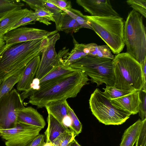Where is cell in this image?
Instances as JSON below:
<instances>
[{
    "label": "cell",
    "instance_id": "6da1fadb",
    "mask_svg": "<svg viewBox=\"0 0 146 146\" xmlns=\"http://www.w3.org/2000/svg\"><path fill=\"white\" fill-rule=\"evenodd\" d=\"M90 80L82 70L46 82L29 97V103L38 108L45 107L48 103L66 100L76 97L82 87Z\"/></svg>",
    "mask_w": 146,
    "mask_h": 146
},
{
    "label": "cell",
    "instance_id": "7a4b0ae2",
    "mask_svg": "<svg viewBox=\"0 0 146 146\" xmlns=\"http://www.w3.org/2000/svg\"><path fill=\"white\" fill-rule=\"evenodd\" d=\"M48 37L19 43L7 47L0 54V81L24 69L35 57L40 55Z\"/></svg>",
    "mask_w": 146,
    "mask_h": 146
},
{
    "label": "cell",
    "instance_id": "3957f363",
    "mask_svg": "<svg viewBox=\"0 0 146 146\" xmlns=\"http://www.w3.org/2000/svg\"><path fill=\"white\" fill-rule=\"evenodd\" d=\"M112 65L115 88L128 91H140L146 85L141 65L126 52L116 55Z\"/></svg>",
    "mask_w": 146,
    "mask_h": 146
},
{
    "label": "cell",
    "instance_id": "277c9868",
    "mask_svg": "<svg viewBox=\"0 0 146 146\" xmlns=\"http://www.w3.org/2000/svg\"><path fill=\"white\" fill-rule=\"evenodd\" d=\"M124 39L126 52L142 65L146 60V27L143 16L133 9L124 23Z\"/></svg>",
    "mask_w": 146,
    "mask_h": 146
},
{
    "label": "cell",
    "instance_id": "5b68a950",
    "mask_svg": "<svg viewBox=\"0 0 146 146\" xmlns=\"http://www.w3.org/2000/svg\"><path fill=\"white\" fill-rule=\"evenodd\" d=\"M92 30L105 42L116 54L123 50L124 22L119 16L97 17L86 15Z\"/></svg>",
    "mask_w": 146,
    "mask_h": 146
},
{
    "label": "cell",
    "instance_id": "8992f818",
    "mask_svg": "<svg viewBox=\"0 0 146 146\" xmlns=\"http://www.w3.org/2000/svg\"><path fill=\"white\" fill-rule=\"evenodd\" d=\"M112 60L110 59L85 56L71 64L72 68L83 71L97 86L103 83L106 86H113L115 78Z\"/></svg>",
    "mask_w": 146,
    "mask_h": 146
},
{
    "label": "cell",
    "instance_id": "52a82bcc",
    "mask_svg": "<svg viewBox=\"0 0 146 146\" xmlns=\"http://www.w3.org/2000/svg\"><path fill=\"white\" fill-rule=\"evenodd\" d=\"M89 103L93 115L100 122L105 125H121L132 115L127 111L113 105L98 88L91 94Z\"/></svg>",
    "mask_w": 146,
    "mask_h": 146
},
{
    "label": "cell",
    "instance_id": "ba28073f",
    "mask_svg": "<svg viewBox=\"0 0 146 146\" xmlns=\"http://www.w3.org/2000/svg\"><path fill=\"white\" fill-rule=\"evenodd\" d=\"M25 107L20 94L15 89L3 96L0 98V129L15 127L17 112Z\"/></svg>",
    "mask_w": 146,
    "mask_h": 146
},
{
    "label": "cell",
    "instance_id": "9c48e42d",
    "mask_svg": "<svg viewBox=\"0 0 146 146\" xmlns=\"http://www.w3.org/2000/svg\"><path fill=\"white\" fill-rule=\"evenodd\" d=\"M42 128L17 123L14 128L0 129V136L6 146H29Z\"/></svg>",
    "mask_w": 146,
    "mask_h": 146
},
{
    "label": "cell",
    "instance_id": "30bf717a",
    "mask_svg": "<svg viewBox=\"0 0 146 146\" xmlns=\"http://www.w3.org/2000/svg\"><path fill=\"white\" fill-rule=\"evenodd\" d=\"M36 28L21 27L9 31L4 35L6 46L9 47L19 43L46 38L57 33Z\"/></svg>",
    "mask_w": 146,
    "mask_h": 146
},
{
    "label": "cell",
    "instance_id": "8fae6325",
    "mask_svg": "<svg viewBox=\"0 0 146 146\" xmlns=\"http://www.w3.org/2000/svg\"><path fill=\"white\" fill-rule=\"evenodd\" d=\"M60 38V35L58 33L48 37L46 45L42 52L36 78L40 80L59 64L55 45Z\"/></svg>",
    "mask_w": 146,
    "mask_h": 146
},
{
    "label": "cell",
    "instance_id": "7c38bea8",
    "mask_svg": "<svg viewBox=\"0 0 146 146\" xmlns=\"http://www.w3.org/2000/svg\"><path fill=\"white\" fill-rule=\"evenodd\" d=\"M76 3L91 16L104 17L119 16L109 0H77Z\"/></svg>",
    "mask_w": 146,
    "mask_h": 146
},
{
    "label": "cell",
    "instance_id": "4fadbf2b",
    "mask_svg": "<svg viewBox=\"0 0 146 146\" xmlns=\"http://www.w3.org/2000/svg\"><path fill=\"white\" fill-rule=\"evenodd\" d=\"M139 91H135L121 97L109 100L115 107L127 111L132 115L136 114L139 112L141 102Z\"/></svg>",
    "mask_w": 146,
    "mask_h": 146
},
{
    "label": "cell",
    "instance_id": "5bb4252c",
    "mask_svg": "<svg viewBox=\"0 0 146 146\" xmlns=\"http://www.w3.org/2000/svg\"><path fill=\"white\" fill-rule=\"evenodd\" d=\"M17 123L43 128L46 122L42 116L31 107H28L19 111L17 113Z\"/></svg>",
    "mask_w": 146,
    "mask_h": 146
},
{
    "label": "cell",
    "instance_id": "9a60e30c",
    "mask_svg": "<svg viewBox=\"0 0 146 146\" xmlns=\"http://www.w3.org/2000/svg\"><path fill=\"white\" fill-rule=\"evenodd\" d=\"M40 60V55L37 56L32 59L25 67L17 85L18 90L24 91L29 88L36 75Z\"/></svg>",
    "mask_w": 146,
    "mask_h": 146
},
{
    "label": "cell",
    "instance_id": "2e32d148",
    "mask_svg": "<svg viewBox=\"0 0 146 146\" xmlns=\"http://www.w3.org/2000/svg\"><path fill=\"white\" fill-rule=\"evenodd\" d=\"M84 44H79L75 42L74 48L69 52L68 49L57 54L58 61L63 65L69 66L82 58L87 56L84 52Z\"/></svg>",
    "mask_w": 146,
    "mask_h": 146
},
{
    "label": "cell",
    "instance_id": "e0dca14e",
    "mask_svg": "<svg viewBox=\"0 0 146 146\" xmlns=\"http://www.w3.org/2000/svg\"><path fill=\"white\" fill-rule=\"evenodd\" d=\"M29 11L27 8L21 9L13 11L7 14L0 22V35H4L12 26L27 15Z\"/></svg>",
    "mask_w": 146,
    "mask_h": 146
},
{
    "label": "cell",
    "instance_id": "ac0fdd59",
    "mask_svg": "<svg viewBox=\"0 0 146 146\" xmlns=\"http://www.w3.org/2000/svg\"><path fill=\"white\" fill-rule=\"evenodd\" d=\"M48 127L45 131L46 142H52L60 134L68 128L60 123L51 114L48 113Z\"/></svg>",
    "mask_w": 146,
    "mask_h": 146
},
{
    "label": "cell",
    "instance_id": "d6986e66",
    "mask_svg": "<svg viewBox=\"0 0 146 146\" xmlns=\"http://www.w3.org/2000/svg\"><path fill=\"white\" fill-rule=\"evenodd\" d=\"M84 52L87 56L113 60L114 56L107 45H98L94 43L84 44Z\"/></svg>",
    "mask_w": 146,
    "mask_h": 146
},
{
    "label": "cell",
    "instance_id": "ffe728a7",
    "mask_svg": "<svg viewBox=\"0 0 146 146\" xmlns=\"http://www.w3.org/2000/svg\"><path fill=\"white\" fill-rule=\"evenodd\" d=\"M68 103L66 100L53 101L48 103L45 107L48 113L51 114L60 123L63 124L64 118L68 115Z\"/></svg>",
    "mask_w": 146,
    "mask_h": 146
},
{
    "label": "cell",
    "instance_id": "44dd1931",
    "mask_svg": "<svg viewBox=\"0 0 146 146\" xmlns=\"http://www.w3.org/2000/svg\"><path fill=\"white\" fill-rule=\"evenodd\" d=\"M143 120L139 119L124 132L120 146H133L138 138Z\"/></svg>",
    "mask_w": 146,
    "mask_h": 146
},
{
    "label": "cell",
    "instance_id": "7402d4cb",
    "mask_svg": "<svg viewBox=\"0 0 146 146\" xmlns=\"http://www.w3.org/2000/svg\"><path fill=\"white\" fill-rule=\"evenodd\" d=\"M77 70L72 68L69 66H65L59 62L57 65L40 80L39 86L49 81L70 74Z\"/></svg>",
    "mask_w": 146,
    "mask_h": 146
},
{
    "label": "cell",
    "instance_id": "603a6c76",
    "mask_svg": "<svg viewBox=\"0 0 146 146\" xmlns=\"http://www.w3.org/2000/svg\"><path fill=\"white\" fill-rule=\"evenodd\" d=\"M81 28L80 25L75 19L63 11L58 31H64L67 34L76 33Z\"/></svg>",
    "mask_w": 146,
    "mask_h": 146
},
{
    "label": "cell",
    "instance_id": "cb8c5ba5",
    "mask_svg": "<svg viewBox=\"0 0 146 146\" xmlns=\"http://www.w3.org/2000/svg\"><path fill=\"white\" fill-rule=\"evenodd\" d=\"M24 4L19 0H0V22L9 13L22 9Z\"/></svg>",
    "mask_w": 146,
    "mask_h": 146
},
{
    "label": "cell",
    "instance_id": "d4e9b609",
    "mask_svg": "<svg viewBox=\"0 0 146 146\" xmlns=\"http://www.w3.org/2000/svg\"><path fill=\"white\" fill-rule=\"evenodd\" d=\"M25 69V68H24ZM24 69L2 81L0 86V98L10 91L19 81Z\"/></svg>",
    "mask_w": 146,
    "mask_h": 146
},
{
    "label": "cell",
    "instance_id": "484cf974",
    "mask_svg": "<svg viewBox=\"0 0 146 146\" xmlns=\"http://www.w3.org/2000/svg\"><path fill=\"white\" fill-rule=\"evenodd\" d=\"M64 12L75 19L81 28H85L92 30L90 23L86 17L79 10L71 8L69 10L61 9Z\"/></svg>",
    "mask_w": 146,
    "mask_h": 146
},
{
    "label": "cell",
    "instance_id": "4316f807",
    "mask_svg": "<svg viewBox=\"0 0 146 146\" xmlns=\"http://www.w3.org/2000/svg\"><path fill=\"white\" fill-rule=\"evenodd\" d=\"M76 136L74 132L68 128L60 134L52 142L56 146H70Z\"/></svg>",
    "mask_w": 146,
    "mask_h": 146
},
{
    "label": "cell",
    "instance_id": "83f0119b",
    "mask_svg": "<svg viewBox=\"0 0 146 146\" xmlns=\"http://www.w3.org/2000/svg\"><path fill=\"white\" fill-rule=\"evenodd\" d=\"M34 13L36 21L47 25L51 24V21L54 22L53 14L45 7L35 10Z\"/></svg>",
    "mask_w": 146,
    "mask_h": 146
},
{
    "label": "cell",
    "instance_id": "f1b7e54d",
    "mask_svg": "<svg viewBox=\"0 0 146 146\" xmlns=\"http://www.w3.org/2000/svg\"><path fill=\"white\" fill-rule=\"evenodd\" d=\"M43 3L44 7L53 14L56 30L58 31L60 26L62 15L63 11L48 0H43Z\"/></svg>",
    "mask_w": 146,
    "mask_h": 146
},
{
    "label": "cell",
    "instance_id": "f546056e",
    "mask_svg": "<svg viewBox=\"0 0 146 146\" xmlns=\"http://www.w3.org/2000/svg\"><path fill=\"white\" fill-rule=\"evenodd\" d=\"M67 108L68 115L70 117L72 121L71 125L68 128L74 132L76 136H77L82 132V125L73 110L68 103L67 104Z\"/></svg>",
    "mask_w": 146,
    "mask_h": 146
},
{
    "label": "cell",
    "instance_id": "4dcf8cb0",
    "mask_svg": "<svg viewBox=\"0 0 146 146\" xmlns=\"http://www.w3.org/2000/svg\"><path fill=\"white\" fill-rule=\"evenodd\" d=\"M104 95L109 100L118 98L131 93L134 91H128L116 88L113 86H106L103 88Z\"/></svg>",
    "mask_w": 146,
    "mask_h": 146
},
{
    "label": "cell",
    "instance_id": "1f68e13d",
    "mask_svg": "<svg viewBox=\"0 0 146 146\" xmlns=\"http://www.w3.org/2000/svg\"><path fill=\"white\" fill-rule=\"evenodd\" d=\"M126 2L133 9L146 17V0H128Z\"/></svg>",
    "mask_w": 146,
    "mask_h": 146
},
{
    "label": "cell",
    "instance_id": "d6a6232c",
    "mask_svg": "<svg viewBox=\"0 0 146 146\" xmlns=\"http://www.w3.org/2000/svg\"><path fill=\"white\" fill-rule=\"evenodd\" d=\"M36 21V18L34 15V12L31 10H30L27 15L22 18L18 22L12 26L9 31L20 27L22 26L34 24L35 23V22Z\"/></svg>",
    "mask_w": 146,
    "mask_h": 146
},
{
    "label": "cell",
    "instance_id": "836d02e7",
    "mask_svg": "<svg viewBox=\"0 0 146 146\" xmlns=\"http://www.w3.org/2000/svg\"><path fill=\"white\" fill-rule=\"evenodd\" d=\"M139 97L141 100L139 111L141 120L146 119V91L142 89L139 91Z\"/></svg>",
    "mask_w": 146,
    "mask_h": 146
},
{
    "label": "cell",
    "instance_id": "e575fe53",
    "mask_svg": "<svg viewBox=\"0 0 146 146\" xmlns=\"http://www.w3.org/2000/svg\"><path fill=\"white\" fill-rule=\"evenodd\" d=\"M135 143V146H146V119L143 120L139 133Z\"/></svg>",
    "mask_w": 146,
    "mask_h": 146
},
{
    "label": "cell",
    "instance_id": "d590c367",
    "mask_svg": "<svg viewBox=\"0 0 146 146\" xmlns=\"http://www.w3.org/2000/svg\"><path fill=\"white\" fill-rule=\"evenodd\" d=\"M50 2L61 9L69 10L72 8L70 1L66 0H48Z\"/></svg>",
    "mask_w": 146,
    "mask_h": 146
},
{
    "label": "cell",
    "instance_id": "8d00e7d4",
    "mask_svg": "<svg viewBox=\"0 0 146 146\" xmlns=\"http://www.w3.org/2000/svg\"><path fill=\"white\" fill-rule=\"evenodd\" d=\"M26 3L31 8L35 10L44 7L43 0H22Z\"/></svg>",
    "mask_w": 146,
    "mask_h": 146
},
{
    "label": "cell",
    "instance_id": "74e56055",
    "mask_svg": "<svg viewBox=\"0 0 146 146\" xmlns=\"http://www.w3.org/2000/svg\"><path fill=\"white\" fill-rule=\"evenodd\" d=\"M44 135L39 134L33 140L29 146H43L44 142Z\"/></svg>",
    "mask_w": 146,
    "mask_h": 146
},
{
    "label": "cell",
    "instance_id": "f35d334b",
    "mask_svg": "<svg viewBox=\"0 0 146 146\" xmlns=\"http://www.w3.org/2000/svg\"><path fill=\"white\" fill-rule=\"evenodd\" d=\"M63 124L65 126L69 127L72 123L71 119L68 115L66 116L62 120Z\"/></svg>",
    "mask_w": 146,
    "mask_h": 146
},
{
    "label": "cell",
    "instance_id": "ab89813d",
    "mask_svg": "<svg viewBox=\"0 0 146 146\" xmlns=\"http://www.w3.org/2000/svg\"><path fill=\"white\" fill-rule=\"evenodd\" d=\"M6 43L4 39V35H0V53L4 49Z\"/></svg>",
    "mask_w": 146,
    "mask_h": 146
},
{
    "label": "cell",
    "instance_id": "60d3db41",
    "mask_svg": "<svg viewBox=\"0 0 146 146\" xmlns=\"http://www.w3.org/2000/svg\"><path fill=\"white\" fill-rule=\"evenodd\" d=\"M146 60H145L143 64L141 65L144 81L146 82Z\"/></svg>",
    "mask_w": 146,
    "mask_h": 146
},
{
    "label": "cell",
    "instance_id": "b9f144b4",
    "mask_svg": "<svg viewBox=\"0 0 146 146\" xmlns=\"http://www.w3.org/2000/svg\"><path fill=\"white\" fill-rule=\"evenodd\" d=\"M70 146H81L74 139L71 142Z\"/></svg>",
    "mask_w": 146,
    "mask_h": 146
},
{
    "label": "cell",
    "instance_id": "7bdbcfd3",
    "mask_svg": "<svg viewBox=\"0 0 146 146\" xmlns=\"http://www.w3.org/2000/svg\"><path fill=\"white\" fill-rule=\"evenodd\" d=\"M43 146H56L52 142H45Z\"/></svg>",
    "mask_w": 146,
    "mask_h": 146
},
{
    "label": "cell",
    "instance_id": "ee69618b",
    "mask_svg": "<svg viewBox=\"0 0 146 146\" xmlns=\"http://www.w3.org/2000/svg\"><path fill=\"white\" fill-rule=\"evenodd\" d=\"M2 82V81H0V86H1V84Z\"/></svg>",
    "mask_w": 146,
    "mask_h": 146
},
{
    "label": "cell",
    "instance_id": "f6af8a7d",
    "mask_svg": "<svg viewBox=\"0 0 146 146\" xmlns=\"http://www.w3.org/2000/svg\"><path fill=\"white\" fill-rule=\"evenodd\" d=\"M5 48H4V49H5ZM4 49H3V50H2V51H1V52L0 53V54L1 53V52L3 51L4 50Z\"/></svg>",
    "mask_w": 146,
    "mask_h": 146
}]
</instances>
